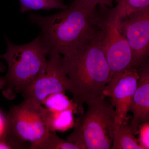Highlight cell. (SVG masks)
<instances>
[{"mask_svg":"<svg viewBox=\"0 0 149 149\" xmlns=\"http://www.w3.org/2000/svg\"><path fill=\"white\" fill-rule=\"evenodd\" d=\"M130 121L125 120L116 127L111 149H143L130 128Z\"/></svg>","mask_w":149,"mask_h":149,"instance_id":"7c38bea8","label":"cell"},{"mask_svg":"<svg viewBox=\"0 0 149 149\" xmlns=\"http://www.w3.org/2000/svg\"><path fill=\"white\" fill-rule=\"evenodd\" d=\"M117 4L120 15L126 16L133 12L149 7V0H122Z\"/></svg>","mask_w":149,"mask_h":149,"instance_id":"2e32d148","label":"cell"},{"mask_svg":"<svg viewBox=\"0 0 149 149\" xmlns=\"http://www.w3.org/2000/svg\"><path fill=\"white\" fill-rule=\"evenodd\" d=\"M22 13L29 11L64 9L68 6L61 0H19Z\"/></svg>","mask_w":149,"mask_h":149,"instance_id":"9a60e30c","label":"cell"},{"mask_svg":"<svg viewBox=\"0 0 149 149\" xmlns=\"http://www.w3.org/2000/svg\"><path fill=\"white\" fill-rule=\"evenodd\" d=\"M94 21L96 27L95 38L106 58L111 79L132 67V55L120 24V8L99 6Z\"/></svg>","mask_w":149,"mask_h":149,"instance_id":"5b68a950","label":"cell"},{"mask_svg":"<svg viewBox=\"0 0 149 149\" xmlns=\"http://www.w3.org/2000/svg\"><path fill=\"white\" fill-rule=\"evenodd\" d=\"M29 149H79L73 143L60 138L55 131H48L38 141L29 144Z\"/></svg>","mask_w":149,"mask_h":149,"instance_id":"4fadbf2b","label":"cell"},{"mask_svg":"<svg viewBox=\"0 0 149 149\" xmlns=\"http://www.w3.org/2000/svg\"><path fill=\"white\" fill-rule=\"evenodd\" d=\"M120 24L132 53V67L149 63V7L120 15Z\"/></svg>","mask_w":149,"mask_h":149,"instance_id":"ba28073f","label":"cell"},{"mask_svg":"<svg viewBox=\"0 0 149 149\" xmlns=\"http://www.w3.org/2000/svg\"><path fill=\"white\" fill-rule=\"evenodd\" d=\"M139 145L143 149H149V121L141 124L139 129Z\"/></svg>","mask_w":149,"mask_h":149,"instance_id":"ac0fdd59","label":"cell"},{"mask_svg":"<svg viewBox=\"0 0 149 149\" xmlns=\"http://www.w3.org/2000/svg\"><path fill=\"white\" fill-rule=\"evenodd\" d=\"M87 109L75 119L74 130L66 137L79 149H110L116 128L114 107L103 96L85 102Z\"/></svg>","mask_w":149,"mask_h":149,"instance_id":"277c9868","label":"cell"},{"mask_svg":"<svg viewBox=\"0 0 149 149\" xmlns=\"http://www.w3.org/2000/svg\"><path fill=\"white\" fill-rule=\"evenodd\" d=\"M45 114L48 131L65 132L74 127V113L71 111H57L45 108Z\"/></svg>","mask_w":149,"mask_h":149,"instance_id":"8fae6325","label":"cell"},{"mask_svg":"<svg viewBox=\"0 0 149 149\" xmlns=\"http://www.w3.org/2000/svg\"><path fill=\"white\" fill-rule=\"evenodd\" d=\"M62 64L72 85V100L80 115L88 100L103 96L111 79L105 56L95 37L87 45L63 56Z\"/></svg>","mask_w":149,"mask_h":149,"instance_id":"7a4b0ae2","label":"cell"},{"mask_svg":"<svg viewBox=\"0 0 149 149\" xmlns=\"http://www.w3.org/2000/svg\"><path fill=\"white\" fill-rule=\"evenodd\" d=\"M5 40L6 51L1 58L7 64L8 70L4 76H0V90L6 99L13 100L36 78L50 54L39 35L24 45H15L6 36Z\"/></svg>","mask_w":149,"mask_h":149,"instance_id":"3957f363","label":"cell"},{"mask_svg":"<svg viewBox=\"0 0 149 149\" xmlns=\"http://www.w3.org/2000/svg\"><path fill=\"white\" fill-rule=\"evenodd\" d=\"M28 143L19 139L9 131L5 137L0 139V149H28Z\"/></svg>","mask_w":149,"mask_h":149,"instance_id":"e0dca14e","label":"cell"},{"mask_svg":"<svg viewBox=\"0 0 149 149\" xmlns=\"http://www.w3.org/2000/svg\"><path fill=\"white\" fill-rule=\"evenodd\" d=\"M65 92L53 93L47 96L43 101L42 104L45 105L47 108L51 110L61 111L70 110L74 114L80 115V112L76 104L72 100H69Z\"/></svg>","mask_w":149,"mask_h":149,"instance_id":"5bb4252c","label":"cell"},{"mask_svg":"<svg viewBox=\"0 0 149 149\" xmlns=\"http://www.w3.org/2000/svg\"><path fill=\"white\" fill-rule=\"evenodd\" d=\"M9 131L7 115L0 109V139L5 137Z\"/></svg>","mask_w":149,"mask_h":149,"instance_id":"ffe728a7","label":"cell"},{"mask_svg":"<svg viewBox=\"0 0 149 149\" xmlns=\"http://www.w3.org/2000/svg\"><path fill=\"white\" fill-rule=\"evenodd\" d=\"M2 59L1 55H0V73L5 72L6 70V66L1 61Z\"/></svg>","mask_w":149,"mask_h":149,"instance_id":"44dd1931","label":"cell"},{"mask_svg":"<svg viewBox=\"0 0 149 149\" xmlns=\"http://www.w3.org/2000/svg\"><path fill=\"white\" fill-rule=\"evenodd\" d=\"M45 107L24 99L11 109L7 115L10 131L19 139L34 143L48 131Z\"/></svg>","mask_w":149,"mask_h":149,"instance_id":"52a82bcc","label":"cell"},{"mask_svg":"<svg viewBox=\"0 0 149 149\" xmlns=\"http://www.w3.org/2000/svg\"><path fill=\"white\" fill-rule=\"evenodd\" d=\"M80 2L92 7L96 8L97 6L112 8L113 3L120 2L122 0H78Z\"/></svg>","mask_w":149,"mask_h":149,"instance_id":"d6986e66","label":"cell"},{"mask_svg":"<svg viewBox=\"0 0 149 149\" xmlns=\"http://www.w3.org/2000/svg\"><path fill=\"white\" fill-rule=\"evenodd\" d=\"M61 10L47 16L29 13V18L41 30L40 40L49 54L64 56L84 47L95 37L96 8L74 0Z\"/></svg>","mask_w":149,"mask_h":149,"instance_id":"6da1fadb","label":"cell"},{"mask_svg":"<svg viewBox=\"0 0 149 149\" xmlns=\"http://www.w3.org/2000/svg\"><path fill=\"white\" fill-rule=\"evenodd\" d=\"M62 60L60 54L52 53L49 55L39 74L21 92L24 99L42 105L44 100L51 94L67 91L72 93V85L65 72Z\"/></svg>","mask_w":149,"mask_h":149,"instance_id":"8992f818","label":"cell"},{"mask_svg":"<svg viewBox=\"0 0 149 149\" xmlns=\"http://www.w3.org/2000/svg\"><path fill=\"white\" fill-rule=\"evenodd\" d=\"M139 78L137 69L130 67L111 79L104 88L102 95L110 98L115 108L116 127L129 119L128 113Z\"/></svg>","mask_w":149,"mask_h":149,"instance_id":"9c48e42d","label":"cell"},{"mask_svg":"<svg viewBox=\"0 0 149 149\" xmlns=\"http://www.w3.org/2000/svg\"><path fill=\"white\" fill-rule=\"evenodd\" d=\"M139 78L136 91L129 108L133 116L130 128L134 135L139 133V127L149 121V64L137 68Z\"/></svg>","mask_w":149,"mask_h":149,"instance_id":"30bf717a","label":"cell"},{"mask_svg":"<svg viewBox=\"0 0 149 149\" xmlns=\"http://www.w3.org/2000/svg\"><path fill=\"white\" fill-rule=\"evenodd\" d=\"M61 1H63V0H61Z\"/></svg>","mask_w":149,"mask_h":149,"instance_id":"7402d4cb","label":"cell"}]
</instances>
